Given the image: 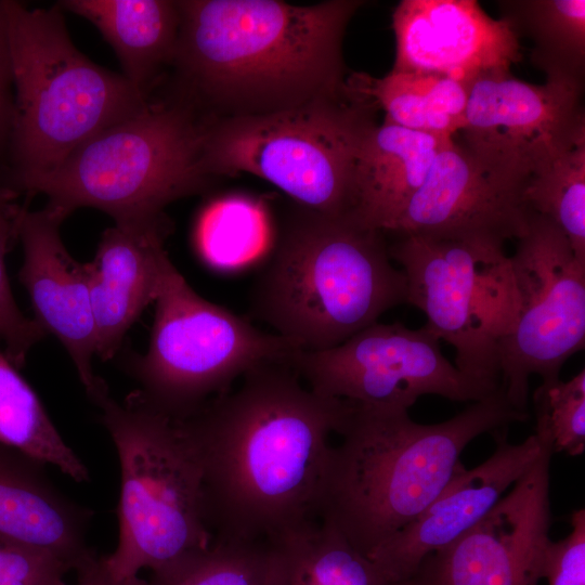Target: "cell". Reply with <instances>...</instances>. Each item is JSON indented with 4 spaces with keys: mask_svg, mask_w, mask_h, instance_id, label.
<instances>
[{
    "mask_svg": "<svg viewBox=\"0 0 585 585\" xmlns=\"http://www.w3.org/2000/svg\"><path fill=\"white\" fill-rule=\"evenodd\" d=\"M342 400L301 382L288 362L260 364L179 421L200 468L212 542L264 545L318 519Z\"/></svg>",
    "mask_w": 585,
    "mask_h": 585,
    "instance_id": "obj_1",
    "label": "cell"
},
{
    "mask_svg": "<svg viewBox=\"0 0 585 585\" xmlns=\"http://www.w3.org/2000/svg\"><path fill=\"white\" fill-rule=\"evenodd\" d=\"M165 96L202 122L268 115L348 92L342 41L364 4L178 0Z\"/></svg>",
    "mask_w": 585,
    "mask_h": 585,
    "instance_id": "obj_2",
    "label": "cell"
},
{
    "mask_svg": "<svg viewBox=\"0 0 585 585\" xmlns=\"http://www.w3.org/2000/svg\"><path fill=\"white\" fill-rule=\"evenodd\" d=\"M344 402L336 430L341 441L330 448L318 519L365 556L440 494L470 441L528 418L500 388L431 425L415 422L406 408Z\"/></svg>",
    "mask_w": 585,
    "mask_h": 585,
    "instance_id": "obj_3",
    "label": "cell"
},
{
    "mask_svg": "<svg viewBox=\"0 0 585 585\" xmlns=\"http://www.w3.org/2000/svg\"><path fill=\"white\" fill-rule=\"evenodd\" d=\"M385 232L296 203L249 289V315L299 351L336 347L406 302Z\"/></svg>",
    "mask_w": 585,
    "mask_h": 585,
    "instance_id": "obj_4",
    "label": "cell"
},
{
    "mask_svg": "<svg viewBox=\"0 0 585 585\" xmlns=\"http://www.w3.org/2000/svg\"><path fill=\"white\" fill-rule=\"evenodd\" d=\"M14 78V120L2 180L24 188L53 171L99 132L144 110L145 98L122 74L81 53L64 11L5 0Z\"/></svg>",
    "mask_w": 585,
    "mask_h": 585,
    "instance_id": "obj_5",
    "label": "cell"
},
{
    "mask_svg": "<svg viewBox=\"0 0 585 585\" xmlns=\"http://www.w3.org/2000/svg\"><path fill=\"white\" fill-rule=\"evenodd\" d=\"M203 122L183 105L152 98L141 113L93 135L53 171L30 182L27 200L42 194L66 218L99 209L115 224L167 219L165 208L203 192Z\"/></svg>",
    "mask_w": 585,
    "mask_h": 585,
    "instance_id": "obj_6",
    "label": "cell"
},
{
    "mask_svg": "<svg viewBox=\"0 0 585 585\" xmlns=\"http://www.w3.org/2000/svg\"><path fill=\"white\" fill-rule=\"evenodd\" d=\"M95 404L121 471L119 537L114 552L103 556L107 571L126 580L208 548L212 537L204 520L200 468L179 421L136 390L121 403L108 393Z\"/></svg>",
    "mask_w": 585,
    "mask_h": 585,
    "instance_id": "obj_7",
    "label": "cell"
},
{
    "mask_svg": "<svg viewBox=\"0 0 585 585\" xmlns=\"http://www.w3.org/2000/svg\"><path fill=\"white\" fill-rule=\"evenodd\" d=\"M374 108L348 87L292 109L203 123L204 171L211 179L250 173L300 206L352 214L358 154L375 125Z\"/></svg>",
    "mask_w": 585,
    "mask_h": 585,
    "instance_id": "obj_8",
    "label": "cell"
},
{
    "mask_svg": "<svg viewBox=\"0 0 585 585\" xmlns=\"http://www.w3.org/2000/svg\"><path fill=\"white\" fill-rule=\"evenodd\" d=\"M150 344L130 362L136 391L155 410L183 420L227 392L251 368L290 362L286 339L200 297L166 261Z\"/></svg>",
    "mask_w": 585,
    "mask_h": 585,
    "instance_id": "obj_9",
    "label": "cell"
},
{
    "mask_svg": "<svg viewBox=\"0 0 585 585\" xmlns=\"http://www.w3.org/2000/svg\"><path fill=\"white\" fill-rule=\"evenodd\" d=\"M390 258L407 283L406 302L427 316L426 327L455 349V366L499 388L498 341L514 313V287L504 247L415 234H396Z\"/></svg>",
    "mask_w": 585,
    "mask_h": 585,
    "instance_id": "obj_10",
    "label": "cell"
},
{
    "mask_svg": "<svg viewBox=\"0 0 585 585\" xmlns=\"http://www.w3.org/2000/svg\"><path fill=\"white\" fill-rule=\"evenodd\" d=\"M508 257L514 313L498 341L499 388L526 412L529 379L559 378L566 361L585 346V262L560 229L531 212Z\"/></svg>",
    "mask_w": 585,
    "mask_h": 585,
    "instance_id": "obj_11",
    "label": "cell"
},
{
    "mask_svg": "<svg viewBox=\"0 0 585 585\" xmlns=\"http://www.w3.org/2000/svg\"><path fill=\"white\" fill-rule=\"evenodd\" d=\"M289 363L314 392L364 405L408 410L425 394L476 402L498 390L458 370L426 326L400 322H377L330 349L297 351Z\"/></svg>",
    "mask_w": 585,
    "mask_h": 585,
    "instance_id": "obj_12",
    "label": "cell"
},
{
    "mask_svg": "<svg viewBox=\"0 0 585 585\" xmlns=\"http://www.w3.org/2000/svg\"><path fill=\"white\" fill-rule=\"evenodd\" d=\"M583 86L534 84L510 72L483 75L469 88L461 145L489 172L524 191L533 172L585 128Z\"/></svg>",
    "mask_w": 585,
    "mask_h": 585,
    "instance_id": "obj_13",
    "label": "cell"
},
{
    "mask_svg": "<svg viewBox=\"0 0 585 585\" xmlns=\"http://www.w3.org/2000/svg\"><path fill=\"white\" fill-rule=\"evenodd\" d=\"M538 435L544 446L537 459L476 525L424 558L412 578L416 585H537L551 542L554 453L549 440Z\"/></svg>",
    "mask_w": 585,
    "mask_h": 585,
    "instance_id": "obj_14",
    "label": "cell"
},
{
    "mask_svg": "<svg viewBox=\"0 0 585 585\" xmlns=\"http://www.w3.org/2000/svg\"><path fill=\"white\" fill-rule=\"evenodd\" d=\"M530 216L523 190L489 172L452 138L390 232L504 247L525 233Z\"/></svg>",
    "mask_w": 585,
    "mask_h": 585,
    "instance_id": "obj_15",
    "label": "cell"
},
{
    "mask_svg": "<svg viewBox=\"0 0 585 585\" xmlns=\"http://www.w3.org/2000/svg\"><path fill=\"white\" fill-rule=\"evenodd\" d=\"M395 58L390 72L430 73L468 88L483 75L510 72L520 38L474 0H402L392 14Z\"/></svg>",
    "mask_w": 585,
    "mask_h": 585,
    "instance_id": "obj_16",
    "label": "cell"
},
{
    "mask_svg": "<svg viewBox=\"0 0 585 585\" xmlns=\"http://www.w3.org/2000/svg\"><path fill=\"white\" fill-rule=\"evenodd\" d=\"M65 219L47 205L40 210L23 209L17 236L24 260L18 278L29 296L35 322L66 349L95 404L109 391L92 364L96 339L88 263L78 262L65 248L60 231Z\"/></svg>",
    "mask_w": 585,
    "mask_h": 585,
    "instance_id": "obj_17",
    "label": "cell"
},
{
    "mask_svg": "<svg viewBox=\"0 0 585 585\" xmlns=\"http://www.w3.org/2000/svg\"><path fill=\"white\" fill-rule=\"evenodd\" d=\"M497 432L496 450L485 461L470 470L461 465L413 521L368 554L390 581H411L426 556L476 525L543 450L544 440L536 433L514 444L505 431Z\"/></svg>",
    "mask_w": 585,
    "mask_h": 585,
    "instance_id": "obj_18",
    "label": "cell"
},
{
    "mask_svg": "<svg viewBox=\"0 0 585 585\" xmlns=\"http://www.w3.org/2000/svg\"><path fill=\"white\" fill-rule=\"evenodd\" d=\"M170 232L165 219L142 224H115L102 234L88 262L96 355L112 359L145 308L155 301L164 265V243Z\"/></svg>",
    "mask_w": 585,
    "mask_h": 585,
    "instance_id": "obj_19",
    "label": "cell"
},
{
    "mask_svg": "<svg viewBox=\"0 0 585 585\" xmlns=\"http://www.w3.org/2000/svg\"><path fill=\"white\" fill-rule=\"evenodd\" d=\"M44 466L0 443V534L76 570L95 554L86 541L92 511L60 492Z\"/></svg>",
    "mask_w": 585,
    "mask_h": 585,
    "instance_id": "obj_20",
    "label": "cell"
},
{
    "mask_svg": "<svg viewBox=\"0 0 585 585\" xmlns=\"http://www.w3.org/2000/svg\"><path fill=\"white\" fill-rule=\"evenodd\" d=\"M450 139L386 120L375 123L359 150L351 216L368 227L390 232L424 183L438 151Z\"/></svg>",
    "mask_w": 585,
    "mask_h": 585,
    "instance_id": "obj_21",
    "label": "cell"
},
{
    "mask_svg": "<svg viewBox=\"0 0 585 585\" xmlns=\"http://www.w3.org/2000/svg\"><path fill=\"white\" fill-rule=\"evenodd\" d=\"M56 4L93 24L115 51L121 74L145 98H153L174 55L178 0H62Z\"/></svg>",
    "mask_w": 585,
    "mask_h": 585,
    "instance_id": "obj_22",
    "label": "cell"
},
{
    "mask_svg": "<svg viewBox=\"0 0 585 585\" xmlns=\"http://www.w3.org/2000/svg\"><path fill=\"white\" fill-rule=\"evenodd\" d=\"M265 546L266 585H416L390 581L332 525L320 519L289 528Z\"/></svg>",
    "mask_w": 585,
    "mask_h": 585,
    "instance_id": "obj_23",
    "label": "cell"
},
{
    "mask_svg": "<svg viewBox=\"0 0 585 585\" xmlns=\"http://www.w3.org/2000/svg\"><path fill=\"white\" fill-rule=\"evenodd\" d=\"M349 88L386 113V121L441 138H453L465 125L469 88L430 73L390 72L382 78L351 74Z\"/></svg>",
    "mask_w": 585,
    "mask_h": 585,
    "instance_id": "obj_24",
    "label": "cell"
},
{
    "mask_svg": "<svg viewBox=\"0 0 585 585\" xmlns=\"http://www.w3.org/2000/svg\"><path fill=\"white\" fill-rule=\"evenodd\" d=\"M502 18L533 41L530 54L546 79L584 84L585 1H499Z\"/></svg>",
    "mask_w": 585,
    "mask_h": 585,
    "instance_id": "obj_25",
    "label": "cell"
},
{
    "mask_svg": "<svg viewBox=\"0 0 585 585\" xmlns=\"http://www.w3.org/2000/svg\"><path fill=\"white\" fill-rule=\"evenodd\" d=\"M17 369L0 350V443L57 467L77 482L89 481L87 467L65 443Z\"/></svg>",
    "mask_w": 585,
    "mask_h": 585,
    "instance_id": "obj_26",
    "label": "cell"
},
{
    "mask_svg": "<svg viewBox=\"0 0 585 585\" xmlns=\"http://www.w3.org/2000/svg\"><path fill=\"white\" fill-rule=\"evenodd\" d=\"M523 199L531 212L560 229L577 259L585 262V128L533 172Z\"/></svg>",
    "mask_w": 585,
    "mask_h": 585,
    "instance_id": "obj_27",
    "label": "cell"
},
{
    "mask_svg": "<svg viewBox=\"0 0 585 585\" xmlns=\"http://www.w3.org/2000/svg\"><path fill=\"white\" fill-rule=\"evenodd\" d=\"M269 238L263 205L240 195L222 197L207 206L195 231L202 258L224 271L242 268L266 251Z\"/></svg>",
    "mask_w": 585,
    "mask_h": 585,
    "instance_id": "obj_28",
    "label": "cell"
},
{
    "mask_svg": "<svg viewBox=\"0 0 585 585\" xmlns=\"http://www.w3.org/2000/svg\"><path fill=\"white\" fill-rule=\"evenodd\" d=\"M151 585H266L264 545L211 542L153 572Z\"/></svg>",
    "mask_w": 585,
    "mask_h": 585,
    "instance_id": "obj_29",
    "label": "cell"
},
{
    "mask_svg": "<svg viewBox=\"0 0 585 585\" xmlns=\"http://www.w3.org/2000/svg\"><path fill=\"white\" fill-rule=\"evenodd\" d=\"M21 196L0 176V340L5 346L4 354L18 369L31 348L46 336L35 320L17 307L6 272L5 257L18 240L20 217L29 203H20Z\"/></svg>",
    "mask_w": 585,
    "mask_h": 585,
    "instance_id": "obj_30",
    "label": "cell"
},
{
    "mask_svg": "<svg viewBox=\"0 0 585 585\" xmlns=\"http://www.w3.org/2000/svg\"><path fill=\"white\" fill-rule=\"evenodd\" d=\"M533 404L535 432L549 440L552 452L581 455L585 450V370L567 381H542Z\"/></svg>",
    "mask_w": 585,
    "mask_h": 585,
    "instance_id": "obj_31",
    "label": "cell"
},
{
    "mask_svg": "<svg viewBox=\"0 0 585 585\" xmlns=\"http://www.w3.org/2000/svg\"><path fill=\"white\" fill-rule=\"evenodd\" d=\"M69 570L54 555L0 534V585H66Z\"/></svg>",
    "mask_w": 585,
    "mask_h": 585,
    "instance_id": "obj_32",
    "label": "cell"
},
{
    "mask_svg": "<svg viewBox=\"0 0 585 585\" xmlns=\"http://www.w3.org/2000/svg\"><path fill=\"white\" fill-rule=\"evenodd\" d=\"M571 532L558 542H550L543 566V577L549 585H585V510L571 517Z\"/></svg>",
    "mask_w": 585,
    "mask_h": 585,
    "instance_id": "obj_33",
    "label": "cell"
},
{
    "mask_svg": "<svg viewBox=\"0 0 585 585\" xmlns=\"http://www.w3.org/2000/svg\"><path fill=\"white\" fill-rule=\"evenodd\" d=\"M14 78L5 0H0V170L5 166L14 120Z\"/></svg>",
    "mask_w": 585,
    "mask_h": 585,
    "instance_id": "obj_34",
    "label": "cell"
},
{
    "mask_svg": "<svg viewBox=\"0 0 585 585\" xmlns=\"http://www.w3.org/2000/svg\"><path fill=\"white\" fill-rule=\"evenodd\" d=\"M75 571L77 572L75 585H151L148 581L138 575L126 580H116L107 571L103 556H99L96 552Z\"/></svg>",
    "mask_w": 585,
    "mask_h": 585,
    "instance_id": "obj_35",
    "label": "cell"
}]
</instances>
